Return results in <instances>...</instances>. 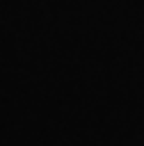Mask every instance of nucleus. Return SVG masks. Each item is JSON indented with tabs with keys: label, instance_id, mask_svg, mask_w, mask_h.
Listing matches in <instances>:
<instances>
[]
</instances>
